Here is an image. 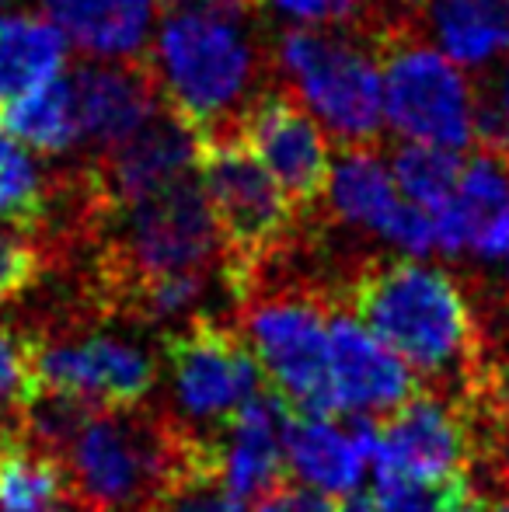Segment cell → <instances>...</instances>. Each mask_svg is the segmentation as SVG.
I'll list each match as a JSON object with an SVG mask.
<instances>
[{"label":"cell","instance_id":"34","mask_svg":"<svg viewBox=\"0 0 509 512\" xmlns=\"http://www.w3.org/2000/svg\"><path fill=\"white\" fill-rule=\"evenodd\" d=\"M14 4V0H0V14H4L7 11V7H11Z\"/></svg>","mask_w":509,"mask_h":512},{"label":"cell","instance_id":"31","mask_svg":"<svg viewBox=\"0 0 509 512\" xmlns=\"http://www.w3.org/2000/svg\"><path fill=\"white\" fill-rule=\"evenodd\" d=\"M377 4H381V0H377ZM387 4H391V14H394V18H398V21H408V14H412L415 7L426 4V0H387ZM381 11H384V7H381ZM384 18H387V14H384ZM387 21H391V18H387ZM391 25H394V21H391Z\"/></svg>","mask_w":509,"mask_h":512},{"label":"cell","instance_id":"1","mask_svg":"<svg viewBox=\"0 0 509 512\" xmlns=\"http://www.w3.org/2000/svg\"><path fill=\"white\" fill-rule=\"evenodd\" d=\"M335 300L408 363L422 391L464 411L499 373L475 304L450 272L415 258H367L335 286Z\"/></svg>","mask_w":509,"mask_h":512},{"label":"cell","instance_id":"10","mask_svg":"<svg viewBox=\"0 0 509 512\" xmlns=\"http://www.w3.org/2000/svg\"><path fill=\"white\" fill-rule=\"evenodd\" d=\"M374 425L377 474L415 485H447L454 478H471V467L478 464V436L468 411L429 391L374 418Z\"/></svg>","mask_w":509,"mask_h":512},{"label":"cell","instance_id":"24","mask_svg":"<svg viewBox=\"0 0 509 512\" xmlns=\"http://www.w3.org/2000/svg\"><path fill=\"white\" fill-rule=\"evenodd\" d=\"M265 11L283 14L293 21H314V25H332V28H356V32L381 39L384 32H391V21L384 18L377 0H255Z\"/></svg>","mask_w":509,"mask_h":512},{"label":"cell","instance_id":"2","mask_svg":"<svg viewBox=\"0 0 509 512\" xmlns=\"http://www.w3.org/2000/svg\"><path fill=\"white\" fill-rule=\"evenodd\" d=\"M203 436L171 411L95 408L63 450L74 502L91 512H147L175 474L196 464Z\"/></svg>","mask_w":509,"mask_h":512},{"label":"cell","instance_id":"22","mask_svg":"<svg viewBox=\"0 0 509 512\" xmlns=\"http://www.w3.org/2000/svg\"><path fill=\"white\" fill-rule=\"evenodd\" d=\"M461 168L464 164L454 150L429 147V143H405L391 157V175L398 192H405L408 203L429 216H436L454 199Z\"/></svg>","mask_w":509,"mask_h":512},{"label":"cell","instance_id":"11","mask_svg":"<svg viewBox=\"0 0 509 512\" xmlns=\"http://www.w3.org/2000/svg\"><path fill=\"white\" fill-rule=\"evenodd\" d=\"M234 136L279 182L293 209H314L332 182L328 136L283 91H262L234 122Z\"/></svg>","mask_w":509,"mask_h":512},{"label":"cell","instance_id":"15","mask_svg":"<svg viewBox=\"0 0 509 512\" xmlns=\"http://www.w3.org/2000/svg\"><path fill=\"white\" fill-rule=\"evenodd\" d=\"M286 415H290V408L269 387L252 405L241 408L231 422L210 432L220 453V471H224L227 488L241 502H255L279 478H286Z\"/></svg>","mask_w":509,"mask_h":512},{"label":"cell","instance_id":"14","mask_svg":"<svg viewBox=\"0 0 509 512\" xmlns=\"http://www.w3.org/2000/svg\"><path fill=\"white\" fill-rule=\"evenodd\" d=\"M81 119V140L95 143V150H112L136 136L157 112H164V95L150 63L112 60L84 63L70 77Z\"/></svg>","mask_w":509,"mask_h":512},{"label":"cell","instance_id":"7","mask_svg":"<svg viewBox=\"0 0 509 512\" xmlns=\"http://www.w3.org/2000/svg\"><path fill=\"white\" fill-rule=\"evenodd\" d=\"M276 60L342 150H374L384 126L377 63L356 42L314 28H286Z\"/></svg>","mask_w":509,"mask_h":512},{"label":"cell","instance_id":"9","mask_svg":"<svg viewBox=\"0 0 509 512\" xmlns=\"http://www.w3.org/2000/svg\"><path fill=\"white\" fill-rule=\"evenodd\" d=\"M28 366L39 391L70 394L98 408H136L161 380L147 349L105 331H25Z\"/></svg>","mask_w":509,"mask_h":512},{"label":"cell","instance_id":"29","mask_svg":"<svg viewBox=\"0 0 509 512\" xmlns=\"http://www.w3.org/2000/svg\"><path fill=\"white\" fill-rule=\"evenodd\" d=\"M436 512H492V502L471 488L468 478H454L443 485L440 509Z\"/></svg>","mask_w":509,"mask_h":512},{"label":"cell","instance_id":"3","mask_svg":"<svg viewBox=\"0 0 509 512\" xmlns=\"http://www.w3.org/2000/svg\"><path fill=\"white\" fill-rule=\"evenodd\" d=\"M154 74L168 112L196 140L234 133L262 77V53L245 21L199 11H164Z\"/></svg>","mask_w":509,"mask_h":512},{"label":"cell","instance_id":"16","mask_svg":"<svg viewBox=\"0 0 509 512\" xmlns=\"http://www.w3.org/2000/svg\"><path fill=\"white\" fill-rule=\"evenodd\" d=\"M42 7L81 53L136 60L161 0H42Z\"/></svg>","mask_w":509,"mask_h":512},{"label":"cell","instance_id":"21","mask_svg":"<svg viewBox=\"0 0 509 512\" xmlns=\"http://www.w3.org/2000/svg\"><path fill=\"white\" fill-rule=\"evenodd\" d=\"M74 502L67 467L21 436L0 439V512H46Z\"/></svg>","mask_w":509,"mask_h":512},{"label":"cell","instance_id":"33","mask_svg":"<svg viewBox=\"0 0 509 512\" xmlns=\"http://www.w3.org/2000/svg\"><path fill=\"white\" fill-rule=\"evenodd\" d=\"M492 512H509V495L503 502H492Z\"/></svg>","mask_w":509,"mask_h":512},{"label":"cell","instance_id":"26","mask_svg":"<svg viewBox=\"0 0 509 512\" xmlns=\"http://www.w3.org/2000/svg\"><path fill=\"white\" fill-rule=\"evenodd\" d=\"M35 377L28 366L25 331H14L0 324V439L18 436L25 405L35 398Z\"/></svg>","mask_w":509,"mask_h":512},{"label":"cell","instance_id":"27","mask_svg":"<svg viewBox=\"0 0 509 512\" xmlns=\"http://www.w3.org/2000/svg\"><path fill=\"white\" fill-rule=\"evenodd\" d=\"M42 272V251L21 234H0V307L35 286Z\"/></svg>","mask_w":509,"mask_h":512},{"label":"cell","instance_id":"28","mask_svg":"<svg viewBox=\"0 0 509 512\" xmlns=\"http://www.w3.org/2000/svg\"><path fill=\"white\" fill-rule=\"evenodd\" d=\"M335 499L321 488L307 485L300 478H279L269 492L255 499V512H335Z\"/></svg>","mask_w":509,"mask_h":512},{"label":"cell","instance_id":"6","mask_svg":"<svg viewBox=\"0 0 509 512\" xmlns=\"http://www.w3.org/2000/svg\"><path fill=\"white\" fill-rule=\"evenodd\" d=\"M157 349L175 401L171 415L199 436L217 432L258 394L269 391V380L238 321L203 310L185 317V324L164 328Z\"/></svg>","mask_w":509,"mask_h":512},{"label":"cell","instance_id":"4","mask_svg":"<svg viewBox=\"0 0 509 512\" xmlns=\"http://www.w3.org/2000/svg\"><path fill=\"white\" fill-rule=\"evenodd\" d=\"M335 290L255 279L238 307V328L283 405L300 418H335L328 314Z\"/></svg>","mask_w":509,"mask_h":512},{"label":"cell","instance_id":"12","mask_svg":"<svg viewBox=\"0 0 509 512\" xmlns=\"http://www.w3.org/2000/svg\"><path fill=\"white\" fill-rule=\"evenodd\" d=\"M325 196L332 216L384 237L405 255H429L436 248L433 216L412 203H401L391 168L377 157V150H342L339 164H332Z\"/></svg>","mask_w":509,"mask_h":512},{"label":"cell","instance_id":"18","mask_svg":"<svg viewBox=\"0 0 509 512\" xmlns=\"http://www.w3.org/2000/svg\"><path fill=\"white\" fill-rule=\"evenodd\" d=\"M67 35L39 14H0V108L56 81Z\"/></svg>","mask_w":509,"mask_h":512},{"label":"cell","instance_id":"32","mask_svg":"<svg viewBox=\"0 0 509 512\" xmlns=\"http://www.w3.org/2000/svg\"><path fill=\"white\" fill-rule=\"evenodd\" d=\"M46 512H91V509L77 506V502H63V506H53V509H46Z\"/></svg>","mask_w":509,"mask_h":512},{"label":"cell","instance_id":"30","mask_svg":"<svg viewBox=\"0 0 509 512\" xmlns=\"http://www.w3.org/2000/svg\"><path fill=\"white\" fill-rule=\"evenodd\" d=\"M342 506L335 512H381V502H377L374 488L370 492H363V488H356V492H349L346 499H339Z\"/></svg>","mask_w":509,"mask_h":512},{"label":"cell","instance_id":"13","mask_svg":"<svg viewBox=\"0 0 509 512\" xmlns=\"http://www.w3.org/2000/svg\"><path fill=\"white\" fill-rule=\"evenodd\" d=\"M328 352H332V384L339 411L363 418H384L422 391L412 370L387 352L339 300L328 314Z\"/></svg>","mask_w":509,"mask_h":512},{"label":"cell","instance_id":"23","mask_svg":"<svg viewBox=\"0 0 509 512\" xmlns=\"http://www.w3.org/2000/svg\"><path fill=\"white\" fill-rule=\"evenodd\" d=\"M56 192L60 189L49 185L28 150L0 136V223L18 230H39Z\"/></svg>","mask_w":509,"mask_h":512},{"label":"cell","instance_id":"5","mask_svg":"<svg viewBox=\"0 0 509 512\" xmlns=\"http://www.w3.org/2000/svg\"><path fill=\"white\" fill-rule=\"evenodd\" d=\"M196 168L224 241V283L238 304L252 279L293 241L297 209L234 133L196 140Z\"/></svg>","mask_w":509,"mask_h":512},{"label":"cell","instance_id":"20","mask_svg":"<svg viewBox=\"0 0 509 512\" xmlns=\"http://www.w3.org/2000/svg\"><path fill=\"white\" fill-rule=\"evenodd\" d=\"M0 129L18 147L39 150V154H63L81 140V119H77V98L70 77H56L46 88L18 98L0 108Z\"/></svg>","mask_w":509,"mask_h":512},{"label":"cell","instance_id":"25","mask_svg":"<svg viewBox=\"0 0 509 512\" xmlns=\"http://www.w3.org/2000/svg\"><path fill=\"white\" fill-rule=\"evenodd\" d=\"M147 512H248L245 502L227 488L224 474L213 467H185L171 485L150 502Z\"/></svg>","mask_w":509,"mask_h":512},{"label":"cell","instance_id":"17","mask_svg":"<svg viewBox=\"0 0 509 512\" xmlns=\"http://www.w3.org/2000/svg\"><path fill=\"white\" fill-rule=\"evenodd\" d=\"M286 464L297 471L300 481L321 488L328 495L356 492L363 478V450L349 429L335 418H300L286 415Z\"/></svg>","mask_w":509,"mask_h":512},{"label":"cell","instance_id":"19","mask_svg":"<svg viewBox=\"0 0 509 512\" xmlns=\"http://www.w3.org/2000/svg\"><path fill=\"white\" fill-rule=\"evenodd\" d=\"M422 18L450 63L482 67L509 53V0H426Z\"/></svg>","mask_w":509,"mask_h":512},{"label":"cell","instance_id":"8","mask_svg":"<svg viewBox=\"0 0 509 512\" xmlns=\"http://www.w3.org/2000/svg\"><path fill=\"white\" fill-rule=\"evenodd\" d=\"M381 56L384 115L408 143H429L443 150H464L475 143V95L464 74L415 39L412 21L384 32L374 42Z\"/></svg>","mask_w":509,"mask_h":512}]
</instances>
